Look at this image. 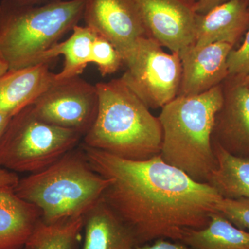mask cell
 <instances>
[{
	"label": "cell",
	"mask_w": 249,
	"mask_h": 249,
	"mask_svg": "<svg viewBox=\"0 0 249 249\" xmlns=\"http://www.w3.org/2000/svg\"><path fill=\"white\" fill-rule=\"evenodd\" d=\"M91 63L97 66L103 76L113 74L124 65L122 58L114 45L97 34L91 46Z\"/></svg>",
	"instance_id": "21"
},
{
	"label": "cell",
	"mask_w": 249,
	"mask_h": 249,
	"mask_svg": "<svg viewBox=\"0 0 249 249\" xmlns=\"http://www.w3.org/2000/svg\"><path fill=\"white\" fill-rule=\"evenodd\" d=\"M212 142L216 167L206 183L222 197L249 199V157L232 155Z\"/></svg>",
	"instance_id": "18"
},
{
	"label": "cell",
	"mask_w": 249,
	"mask_h": 249,
	"mask_svg": "<svg viewBox=\"0 0 249 249\" xmlns=\"http://www.w3.org/2000/svg\"><path fill=\"white\" fill-rule=\"evenodd\" d=\"M82 249H134L137 240L128 227L103 199L84 215Z\"/></svg>",
	"instance_id": "16"
},
{
	"label": "cell",
	"mask_w": 249,
	"mask_h": 249,
	"mask_svg": "<svg viewBox=\"0 0 249 249\" xmlns=\"http://www.w3.org/2000/svg\"><path fill=\"white\" fill-rule=\"evenodd\" d=\"M85 0H53L42 6L21 5L0 19V53L16 70L38 64L83 19Z\"/></svg>",
	"instance_id": "5"
},
{
	"label": "cell",
	"mask_w": 249,
	"mask_h": 249,
	"mask_svg": "<svg viewBox=\"0 0 249 249\" xmlns=\"http://www.w3.org/2000/svg\"><path fill=\"white\" fill-rule=\"evenodd\" d=\"M229 77L242 78L249 73V26L245 40L237 50L232 49L227 59Z\"/></svg>",
	"instance_id": "23"
},
{
	"label": "cell",
	"mask_w": 249,
	"mask_h": 249,
	"mask_svg": "<svg viewBox=\"0 0 249 249\" xmlns=\"http://www.w3.org/2000/svg\"><path fill=\"white\" fill-rule=\"evenodd\" d=\"M41 217L40 210L14 188H0V249H24Z\"/></svg>",
	"instance_id": "15"
},
{
	"label": "cell",
	"mask_w": 249,
	"mask_h": 249,
	"mask_svg": "<svg viewBox=\"0 0 249 249\" xmlns=\"http://www.w3.org/2000/svg\"><path fill=\"white\" fill-rule=\"evenodd\" d=\"M134 249H193L181 242H170L165 240V239H158L151 245H145L137 246Z\"/></svg>",
	"instance_id": "24"
},
{
	"label": "cell",
	"mask_w": 249,
	"mask_h": 249,
	"mask_svg": "<svg viewBox=\"0 0 249 249\" xmlns=\"http://www.w3.org/2000/svg\"><path fill=\"white\" fill-rule=\"evenodd\" d=\"M81 147L93 169L109 180L103 200L132 231L138 246L158 239L181 242L188 229L208 225L222 197L160 155L133 160Z\"/></svg>",
	"instance_id": "1"
},
{
	"label": "cell",
	"mask_w": 249,
	"mask_h": 249,
	"mask_svg": "<svg viewBox=\"0 0 249 249\" xmlns=\"http://www.w3.org/2000/svg\"><path fill=\"white\" fill-rule=\"evenodd\" d=\"M83 223L84 217L55 224L40 219L26 246L31 249H76Z\"/></svg>",
	"instance_id": "20"
},
{
	"label": "cell",
	"mask_w": 249,
	"mask_h": 249,
	"mask_svg": "<svg viewBox=\"0 0 249 249\" xmlns=\"http://www.w3.org/2000/svg\"><path fill=\"white\" fill-rule=\"evenodd\" d=\"M229 1L230 0H201L199 2L194 4V9L196 14H203L218 5Z\"/></svg>",
	"instance_id": "26"
},
{
	"label": "cell",
	"mask_w": 249,
	"mask_h": 249,
	"mask_svg": "<svg viewBox=\"0 0 249 249\" xmlns=\"http://www.w3.org/2000/svg\"><path fill=\"white\" fill-rule=\"evenodd\" d=\"M232 49L229 44L217 42L204 47L193 45L181 51L182 73L178 96H196L221 85L229 77L227 59Z\"/></svg>",
	"instance_id": "11"
},
{
	"label": "cell",
	"mask_w": 249,
	"mask_h": 249,
	"mask_svg": "<svg viewBox=\"0 0 249 249\" xmlns=\"http://www.w3.org/2000/svg\"><path fill=\"white\" fill-rule=\"evenodd\" d=\"M96 87L97 116L83 145L129 160L160 155L163 132L159 118L128 85L120 78Z\"/></svg>",
	"instance_id": "2"
},
{
	"label": "cell",
	"mask_w": 249,
	"mask_h": 249,
	"mask_svg": "<svg viewBox=\"0 0 249 249\" xmlns=\"http://www.w3.org/2000/svg\"><path fill=\"white\" fill-rule=\"evenodd\" d=\"M249 26V0H230L196 18L193 45H235Z\"/></svg>",
	"instance_id": "14"
},
{
	"label": "cell",
	"mask_w": 249,
	"mask_h": 249,
	"mask_svg": "<svg viewBox=\"0 0 249 249\" xmlns=\"http://www.w3.org/2000/svg\"><path fill=\"white\" fill-rule=\"evenodd\" d=\"M97 34L88 26H75L70 37L47 50L40 57L38 64L49 63L62 55L65 61L62 71L55 73L57 81L79 76L91 63V46Z\"/></svg>",
	"instance_id": "17"
},
{
	"label": "cell",
	"mask_w": 249,
	"mask_h": 249,
	"mask_svg": "<svg viewBox=\"0 0 249 249\" xmlns=\"http://www.w3.org/2000/svg\"><path fill=\"white\" fill-rule=\"evenodd\" d=\"M235 78L215 116L212 142L238 157H249V88Z\"/></svg>",
	"instance_id": "12"
},
{
	"label": "cell",
	"mask_w": 249,
	"mask_h": 249,
	"mask_svg": "<svg viewBox=\"0 0 249 249\" xmlns=\"http://www.w3.org/2000/svg\"><path fill=\"white\" fill-rule=\"evenodd\" d=\"M239 79L241 80V82H242L244 85H247V86L249 88V73L247 76L242 78H239Z\"/></svg>",
	"instance_id": "30"
},
{
	"label": "cell",
	"mask_w": 249,
	"mask_h": 249,
	"mask_svg": "<svg viewBox=\"0 0 249 249\" xmlns=\"http://www.w3.org/2000/svg\"><path fill=\"white\" fill-rule=\"evenodd\" d=\"M49 63L9 70L0 78V112L14 116L56 82Z\"/></svg>",
	"instance_id": "13"
},
{
	"label": "cell",
	"mask_w": 249,
	"mask_h": 249,
	"mask_svg": "<svg viewBox=\"0 0 249 249\" xmlns=\"http://www.w3.org/2000/svg\"><path fill=\"white\" fill-rule=\"evenodd\" d=\"M20 5H31L40 0H15Z\"/></svg>",
	"instance_id": "29"
},
{
	"label": "cell",
	"mask_w": 249,
	"mask_h": 249,
	"mask_svg": "<svg viewBox=\"0 0 249 249\" xmlns=\"http://www.w3.org/2000/svg\"><path fill=\"white\" fill-rule=\"evenodd\" d=\"M191 2L193 3V4H196V3L199 2L201 0H189Z\"/></svg>",
	"instance_id": "31"
},
{
	"label": "cell",
	"mask_w": 249,
	"mask_h": 249,
	"mask_svg": "<svg viewBox=\"0 0 249 249\" xmlns=\"http://www.w3.org/2000/svg\"><path fill=\"white\" fill-rule=\"evenodd\" d=\"M149 36L162 47L179 53L193 45L197 14L189 0H134Z\"/></svg>",
	"instance_id": "10"
},
{
	"label": "cell",
	"mask_w": 249,
	"mask_h": 249,
	"mask_svg": "<svg viewBox=\"0 0 249 249\" xmlns=\"http://www.w3.org/2000/svg\"><path fill=\"white\" fill-rule=\"evenodd\" d=\"M108 185L109 180L93 169L81 147L21 178L14 191L40 210L42 221L55 224L84 217L102 199Z\"/></svg>",
	"instance_id": "4"
},
{
	"label": "cell",
	"mask_w": 249,
	"mask_h": 249,
	"mask_svg": "<svg viewBox=\"0 0 249 249\" xmlns=\"http://www.w3.org/2000/svg\"><path fill=\"white\" fill-rule=\"evenodd\" d=\"M24 249H31L29 248V247H27V246H26V247H24Z\"/></svg>",
	"instance_id": "32"
},
{
	"label": "cell",
	"mask_w": 249,
	"mask_h": 249,
	"mask_svg": "<svg viewBox=\"0 0 249 249\" xmlns=\"http://www.w3.org/2000/svg\"><path fill=\"white\" fill-rule=\"evenodd\" d=\"M98 103L96 85L76 76L55 82L31 106L41 120L84 137L97 116Z\"/></svg>",
	"instance_id": "8"
},
{
	"label": "cell",
	"mask_w": 249,
	"mask_h": 249,
	"mask_svg": "<svg viewBox=\"0 0 249 249\" xmlns=\"http://www.w3.org/2000/svg\"><path fill=\"white\" fill-rule=\"evenodd\" d=\"M9 70V65L4 58V57L0 53V78Z\"/></svg>",
	"instance_id": "28"
},
{
	"label": "cell",
	"mask_w": 249,
	"mask_h": 249,
	"mask_svg": "<svg viewBox=\"0 0 249 249\" xmlns=\"http://www.w3.org/2000/svg\"><path fill=\"white\" fill-rule=\"evenodd\" d=\"M181 242L193 249H249V231L215 212L206 227L187 230Z\"/></svg>",
	"instance_id": "19"
},
{
	"label": "cell",
	"mask_w": 249,
	"mask_h": 249,
	"mask_svg": "<svg viewBox=\"0 0 249 249\" xmlns=\"http://www.w3.org/2000/svg\"><path fill=\"white\" fill-rule=\"evenodd\" d=\"M13 116L0 112V142Z\"/></svg>",
	"instance_id": "27"
},
{
	"label": "cell",
	"mask_w": 249,
	"mask_h": 249,
	"mask_svg": "<svg viewBox=\"0 0 249 249\" xmlns=\"http://www.w3.org/2000/svg\"><path fill=\"white\" fill-rule=\"evenodd\" d=\"M216 212L236 227L249 231V199L222 197L216 205Z\"/></svg>",
	"instance_id": "22"
},
{
	"label": "cell",
	"mask_w": 249,
	"mask_h": 249,
	"mask_svg": "<svg viewBox=\"0 0 249 249\" xmlns=\"http://www.w3.org/2000/svg\"><path fill=\"white\" fill-rule=\"evenodd\" d=\"M155 39L145 37L124 63L121 79L150 109L163 107L178 96L181 84L179 53H166Z\"/></svg>",
	"instance_id": "7"
},
{
	"label": "cell",
	"mask_w": 249,
	"mask_h": 249,
	"mask_svg": "<svg viewBox=\"0 0 249 249\" xmlns=\"http://www.w3.org/2000/svg\"><path fill=\"white\" fill-rule=\"evenodd\" d=\"M82 137L41 120L28 106L8 124L0 142V165L14 173H37L76 148Z\"/></svg>",
	"instance_id": "6"
},
{
	"label": "cell",
	"mask_w": 249,
	"mask_h": 249,
	"mask_svg": "<svg viewBox=\"0 0 249 249\" xmlns=\"http://www.w3.org/2000/svg\"><path fill=\"white\" fill-rule=\"evenodd\" d=\"M223 103L222 85L191 96H177L162 107L159 120L163 139L160 157L200 183L216 167L212 136Z\"/></svg>",
	"instance_id": "3"
},
{
	"label": "cell",
	"mask_w": 249,
	"mask_h": 249,
	"mask_svg": "<svg viewBox=\"0 0 249 249\" xmlns=\"http://www.w3.org/2000/svg\"><path fill=\"white\" fill-rule=\"evenodd\" d=\"M85 24L114 45L124 62L140 40L150 37L134 0H85Z\"/></svg>",
	"instance_id": "9"
},
{
	"label": "cell",
	"mask_w": 249,
	"mask_h": 249,
	"mask_svg": "<svg viewBox=\"0 0 249 249\" xmlns=\"http://www.w3.org/2000/svg\"><path fill=\"white\" fill-rule=\"evenodd\" d=\"M19 178L17 174L2 168L0 165V188H15L17 186Z\"/></svg>",
	"instance_id": "25"
},
{
	"label": "cell",
	"mask_w": 249,
	"mask_h": 249,
	"mask_svg": "<svg viewBox=\"0 0 249 249\" xmlns=\"http://www.w3.org/2000/svg\"><path fill=\"white\" fill-rule=\"evenodd\" d=\"M1 9H0V19H1Z\"/></svg>",
	"instance_id": "33"
}]
</instances>
